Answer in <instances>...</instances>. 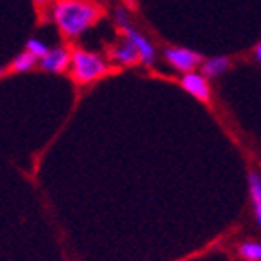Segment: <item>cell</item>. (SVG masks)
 Here are the masks:
<instances>
[{
	"label": "cell",
	"mask_w": 261,
	"mask_h": 261,
	"mask_svg": "<svg viewBox=\"0 0 261 261\" xmlns=\"http://www.w3.org/2000/svg\"><path fill=\"white\" fill-rule=\"evenodd\" d=\"M229 67V60L224 58V56H215V58H209L201 64V71L207 79H215V76H220L222 73H226Z\"/></svg>",
	"instance_id": "obj_9"
},
{
	"label": "cell",
	"mask_w": 261,
	"mask_h": 261,
	"mask_svg": "<svg viewBox=\"0 0 261 261\" xmlns=\"http://www.w3.org/2000/svg\"><path fill=\"white\" fill-rule=\"evenodd\" d=\"M256 58H257V62H261V43L256 47Z\"/></svg>",
	"instance_id": "obj_14"
},
{
	"label": "cell",
	"mask_w": 261,
	"mask_h": 261,
	"mask_svg": "<svg viewBox=\"0 0 261 261\" xmlns=\"http://www.w3.org/2000/svg\"><path fill=\"white\" fill-rule=\"evenodd\" d=\"M239 256L245 261H261V243L246 241L239 246Z\"/></svg>",
	"instance_id": "obj_11"
},
{
	"label": "cell",
	"mask_w": 261,
	"mask_h": 261,
	"mask_svg": "<svg viewBox=\"0 0 261 261\" xmlns=\"http://www.w3.org/2000/svg\"><path fill=\"white\" fill-rule=\"evenodd\" d=\"M110 56H112V60H116L121 65H130L140 60V55H138L136 47L127 38L125 41H121L118 47H114V49L110 50Z\"/></svg>",
	"instance_id": "obj_7"
},
{
	"label": "cell",
	"mask_w": 261,
	"mask_h": 261,
	"mask_svg": "<svg viewBox=\"0 0 261 261\" xmlns=\"http://www.w3.org/2000/svg\"><path fill=\"white\" fill-rule=\"evenodd\" d=\"M99 19V8L88 0H56L53 21L65 38H79Z\"/></svg>",
	"instance_id": "obj_1"
},
{
	"label": "cell",
	"mask_w": 261,
	"mask_h": 261,
	"mask_svg": "<svg viewBox=\"0 0 261 261\" xmlns=\"http://www.w3.org/2000/svg\"><path fill=\"white\" fill-rule=\"evenodd\" d=\"M181 86L185 88V92L194 95L200 101H209L211 99V86L207 82V76L203 73H185L181 79Z\"/></svg>",
	"instance_id": "obj_5"
},
{
	"label": "cell",
	"mask_w": 261,
	"mask_h": 261,
	"mask_svg": "<svg viewBox=\"0 0 261 261\" xmlns=\"http://www.w3.org/2000/svg\"><path fill=\"white\" fill-rule=\"evenodd\" d=\"M164 58L170 62L174 69L181 73H192L201 64V55L196 50L185 49V47H172L164 50Z\"/></svg>",
	"instance_id": "obj_3"
},
{
	"label": "cell",
	"mask_w": 261,
	"mask_h": 261,
	"mask_svg": "<svg viewBox=\"0 0 261 261\" xmlns=\"http://www.w3.org/2000/svg\"><path fill=\"white\" fill-rule=\"evenodd\" d=\"M71 65V53L65 47H55L39 60V67L47 73H64Z\"/></svg>",
	"instance_id": "obj_4"
},
{
	"label": "cell",
	"mask_w": 261,
	"mask_h": 261,
	"mask_svg": "<svg viewBox=\"0 0 261 261\" xmlns=\"http://www.w3.org/2000/svg\"><path fill=\"white\" fill-rule=\"evenodd\" d=\"M39 64V60L36 58V56H32L28 50H24V53H19V55L13 58V62L10 64V67L15 73H27V71L34 69V65Z\"/></svg>",
	"instance_id": "obj_10"
},
{
	"label": "cell",
	"mask_w": 261,
	"mask_h": 261,
	"mask_svg": "<svg viewBox=\"0 0 261 261\" xmlns=\"http://www.w3.org/2000/svg\"><path fill=\"white\" fill-rule=\"evenodd\" d=\"M123 32H125L127 39L136 47L138 55H140L142 64H146V65L153 64V62H155V47L151 45V41H147L146 36H142V34L138 32V30H135L133 27L125 28Z\"/></svg>",
	"instance_id": "obj_6"
},
{
	"label": "cell",
	"mask_w": 261,
	"mask_h": 261,
	"mask_svg": "<svg viewBox=\"0 0 261 261\" xmlns=\"http://www.w3.org/2000/svg\"><path fill=\"white\" fill-rule=\"evenodd\" d=\"M27 50L32 56H36L38 60H41V58H43V56L47 55V53H49L50 49L43 43V41H41V39L32 38V39H28V41H27Z\"/></svg>",
	"instance_id": "obj_12"
},
{
	"label": "cell",
	"mask_w": 261,
	"mask_h": 261,
	"mask_svg": "<svg viewBox=\"0 0 261 261\" xmlns=\"http://www.w3.org/2000/svg\"><path fill=\"white\" fill-rule=\"evenodd\" d=\"M36 2H45V0H36Z\"/></svg>",
	"instance_id": "obj_16"
},
{
	"label": "cell",
	"mask_w": 261,
	"mask_h": 261,
	"mask_svg": "<svg viewBox=\"0 0 261 261\" xmlns=\"http://www.w3.org/2000/svg\"><path fill=\"white\" fill-rule=\"evenodd\" d=\"M109 64L103 56L90 50L76 49L71 53V75L79 84H90L107 75Z\"/></svg>",
	"instance_id": "obj_2"
},
{
	"label": "cell",
	"mask_w": 261,
	"mask_h": 261,
	"mask_svg": "<svg viewBox=\"0 0 261 261\" xmlns=\"http://www.w3.org/2000/svg\"><path fill=\"white\" fill-rule=\"evenodd\" d=\"M4 73H6V67H0V76L4 75Z\"/></svg>",
	"instance_id": "obj_15"
},
{
	"label": "cell",
	"mask_w": 261,
	"mask_h": 261,
	"mask_svg": "<svg viewBox=\"0 0 261 261\" xmlns=\"http://www.w3.org/2000/svg\"><path fill=\"white\" fill-rule=\"evenodd\" d=\"M248 185H250V198L252 205H254V215H256V222L261 228V175L252 172L248 177Z\"/></svg>",
	"instance_id": "obj_8"
},
{
	"label": "cell",
	"mask_w": 261,
	"mask_h": 261,
	"mask_svg": "<svg viewBox=\"0 0 261 261\" xmlns=\"http://www.w3.org/2000/svg\"><path fill=\"white\" fill-rule=\"evenodd\" d=\"M116 21H118V24H120L123 30L130 27V24H129V17H127V11L125 10H118V11H116Z\"/></svg>",
	"instance_id": "obj_13"
}]
</instances>
